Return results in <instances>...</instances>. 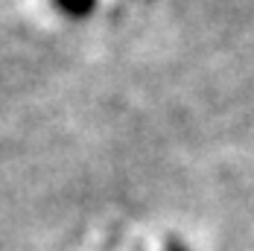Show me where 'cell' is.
<instances>
[{"label":"cell","mask_w":254,"mask_h":251,"mask_svg":"<svg viewBox=\"0 0 254 251\" xmlns=\"http://www.w3.org/2000/svg\"><path fill=\"white\" fill-rule=\"evenodd\" d=\"M56 3L62 6V12L82 18V15H88V12L94 9V3H97V0H56Z\"/></svg>","instance_id":"cell-1"}]
</instances>
